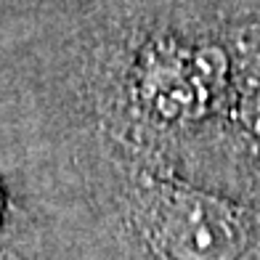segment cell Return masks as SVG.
<instances>
[{"mask_svg": "<svg viewBox=\"0 0 260 260\" xmlns=\"http://www.w3.org/2000/svg\"><path fill=\"white\" fill-rule=\"evenodd\" d=\"M125 212L157 260H260V212L181 178L133 170Z\"/></svg>", "mask_w": 260, "mask_h": 260, "instance_id": "obj_2", "label": "cell"}, {"mask_svg": "<svg viewBox=\"0 0 260 260\" xmlns=\"http://www.w3.org/2000/svg\"><path fill=\"white\" fill-rule=\"evenodd\" d=\"M90 48L88 85L99 106L133 133H186L234 117L260 58V19L191 11L127 16Z\"/></svg>", "mask_w": 260, "mask_h": 260, "instance_id": "obj_1", "label": "cell"}, {"mask_svg": "<svg viewBox=\"0 0 260 260\" xmlns=\"http://www.w3.org/2000/svg\"><path fill=\"white\" fill-rule=\"evenodd\" d=\"M6 207H8V199H6V191L0 186V229H3V218H6Z\"/></svg>", "mask_w": 260, "mask_h": 260, "instance_id": "obj_3", "label": "cell"}]
</instances>
